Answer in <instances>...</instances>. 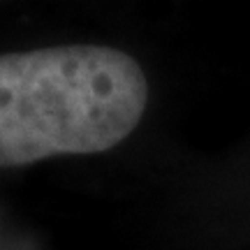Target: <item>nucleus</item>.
Returning a JSON list of instances; mask_svg holds the SVG:
<instances>
[{
	"label": "nucleus",
	"instance_id": "nucleus-1",
	"mask_svg": "<svg viewBox=\"0 0 250 250\" xmlns=\"http://www.w3.org/2000/svg\"><path fill=\"white\" fill-rule=\"evenodd\" d=\"M148 81L130 54L61 44L0 56V167L104 153L134 132Z\"/></svg>",
	"mask_w": 250,
	"mask_h": 250
}]
</instances>
